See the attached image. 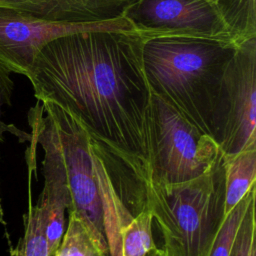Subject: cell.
<instances>
[{"label": "cell", "instance_id": "1", "mask_svg": "<svg viewBox=\"0 0 256 256\" xmlns=\"http://www.w3.org/2000/svg\"><path fill=\"white\" fill-rule=\"evenodd\" d=\"M135 32L87 31L46 44L27 78L34 96L76 117L133 174L149 171L151 90Z\"/></svg>", "mask_w": 256, "mask_h": 256}, {"label": "cell", "instance_id": "2", "mask_svg": "<svg viewBox=\"0 0 256 256\" xmlns=\"http://www.w3.org/2000/svg\"><path fill=\"white\" fill-rule=\"evenodd\" d=\"M239 44L205 38L144 39L142 61L152 93L218 143L222 78Z\"/></svg>", "mask_w": 256, "mask_h": 256}, {"label": "cell", "instance_id": "3", "mask_svg": "<svg viewBox=\"0 0 256 256\" xmlns=\"http://www.w3.org/2000/svg\"><path fill=\"white\" fill-rule=\"evenodd\" d=\"M32 140L44 151L43 193L60 196L68 212L75 211L108 248L103 206L97 181L91 138L71 113L49 101L29 111Z\"/></svg>", "mask_w": 256, "mask_h": 256}, {"label": "cell", "instance_id": "4", "mask_svg": "<svg viewBox=\"0 0 256 256\" xmlns=\"http://www.w3.org/2000/svg\"><path fill=\"white\" fill-rule=\"evenodd\" d=\"M134 177L141 183L144 208L162 234L165 252L170 256H208L225 217L222 152L209 171L186 182L159 184Z\"/></svg>", "mask_w": 256, "mask_h": 256}, {"label": "cell", "instance_id": "5", "mask_svg": "<svg viewBox=\"0 0 256 256\" xmlns=\"http://www.w3.org/2000/svg\"><path fill=\"white\" fill-rule=\"evenodd\" d=\"M220 155L219 145L214 138L152 93L149 110V171L145 178L159 184L186 182L209 171Z\"/></svg>", "mask_w": 256, "mask_h": 256}, {"label": "cell", "instance_id": "6", "mask_svg": "<svg viewBox=\"0 0 256 256\" xmlns=\"http://www.w3.org/2000/svg\"><path fill=\"white\" fill-rule=\"evenodd\" d=\"M124 17L143 39L189 37L244 42L225 11L207 0H138Z\"/></svg>", "mask_w": 256, "mask_h": 256}, {"label": "cell", "instance_id": "7", "mask_svg": "<svg viewBox=\"0 0 256 256\" xmlns=\"http://www.w3.org/2000/svg\"><path fill=\"white\" fill-rule=\"evenodd\" d=\"M218 145L232 154L256 144V38L239 44L222 78Z\"/></svg>", "mask_w": 256, "mask_h": 256}, {"label": "cell", "instance_id": "8", "mask_svg": "<svg viewBox=\"0 0 256 256\" xmlns=\"http://www.w3.org/2000/svg\"><path fill=\"white\" fill-rule=\"evenodd\" d=\"M87 31L136 33L126 17L101 22L66 23L0 8V64L11 73L26 77L36 56L46 44L65 35Z\"/></svg>", "mask_w": 256, "mask_h": 256}, {"label": "cell", "instance_id": "9", "mask_svg": "<svg viewBox=\"0 0 256 256\" xmlns=\"http://www.w3.org/2000/svg\"><path fill=\"white\" fill-rule=\"evenodd\" d=\"M138 0H0V8L13 9L38 18L66 22L90 23L124 17Z\"/></svg>", "mask_w": 256, "mask_h": 256}, {"label": "cell", "instance_id": "10", "mask_svg": "<svg viewBox=\"0 0 256 256\" xmlns=\"http://www.w3.org/2000/svg\"><path fill=\"white\" fill-rule=\"evenodd\" d=\"M225 172L226 216L256 186V144H252L239 152L223 154Z\"/></svg>", "mask_w": 256, "mask_h": 256}, {"label": "cell", "instance_id": "11", "mask_svg": "<svg viewBox=\"0 0 256 256\" xmlns=\"http://www.w3.org/2000/svg\"><path fill=\"white\" fill-rule=\"evenodd\" d=\"M53 256H109V250L75 211L68 212V226Z\"/></svg>", "mask_w": 256, "mask_h": 256}, {"label": "cell", "instance_id": "12", "mask_svg": "<svg viewBox=\"0 0 256 256\" xmlns=\"http://www.w3.org/2000/svg\"><path fill=\"white\" fill-rule=\"evenodd\" d=\"M152 222L153 217L148 209L138 212L121 232L117 256H147L155 249Z\"/></svg>", "mask_w": 256, "mask_h": 256}, {"label": "cell", "instance_id": "13", "mask_svg": "<svg viewBox=\"0 0 256 256\" xmlns=\"http://www.w3.org/2000/svg\"><path fill=\"white\" fill-rule=\"evenodd\" d=\"M24 224V235L16 249V256H49L45 236V214L39 202L29 205Z\"/></svg>", "mask_w": 256, "mask_h": 256}, {"label": "cell", "instance_id": "14", "mask_svg": "<svg viewBox=\"0 0 256 256\" xmlns=\"http://www.w3.org/2000/svg\"><path fill=\"white\" fill-rule=\"evenodd\" d=\"M256 197V186H254L245 197L224 217L215 236L208 256H229L231 249L245 215L249 203Z\"/></svg>", "mask_w": 256, "mask_h": 256}, {"label": "cell", "instance_id": "15", "mask_svg": "<svg viewBox=\"0 0 256 256\" xmlns=\"http://www.w3.org/2000/svg\"><path fill=\"white\" fill-rule=\"evenodd\" d=\"M38 202L45 214V236L48 245L49 256H53L59 248L65 224V202L56 196H49L41 193Z\"/></svg>", "mask_w": 256, "mask_h": 256}, {"label": "cell", "instance_id": "16", "mask_svg": "<svg viewBox=\"0 0 256 256\" xmlns=\"http://www.w3.org/2000/svg\"><path fill=\"white\" fill-rule=\"evenodd\" d=\"M222 8L242 41L256 38V0H207Z\"/></svg>", "mask_w": 256, "mask_h": 256}, {"label": "cell", "instance_id": "17", "mask_svg": "<svg viewBox=\"0 0 256 256\" xmlns=\"http://www.w3.org/2000/svg\"><path fill=\"white\" fill-rule=\"evenodd\" d=\"M255 198L251 200L237 231L229 256H256Z\"/></svg>", "mask_w": 256, "mask_h": 256}, {"label": "cell", "instance_id": "18", "mask_svg": "<svg viewBox=\"0 0 256 256\" xmlns=\"http://www.w3.org/2000/svg\"><path fill=\"white\" fill-rule=\"evenodd\" d=\"M11 72L8 71L2 64H0V142L3 141V134L5 132L13 133L19 137L28 138L27 134L22 133L12 125H7L2 121L3 108L11 105L12 94L14 90V82L10 76Z\"/></svg>", "mask_w": 256, "mask_h": 256}, {"label": "cell", "instance_id": "19", "mask_svg": "<svg viewBox=\"0 0 256 256\" xmlns=\"http://www.w3.org/2000/svg\"><path fill=\"white\" fill-rule=\"evenodd\" d=\"M147 256H170V255L167 252H165V250L162 247H156L151 252H149Z\"/></svg>", "mask_w": 256, "mask_h": 256}]
</instances>
